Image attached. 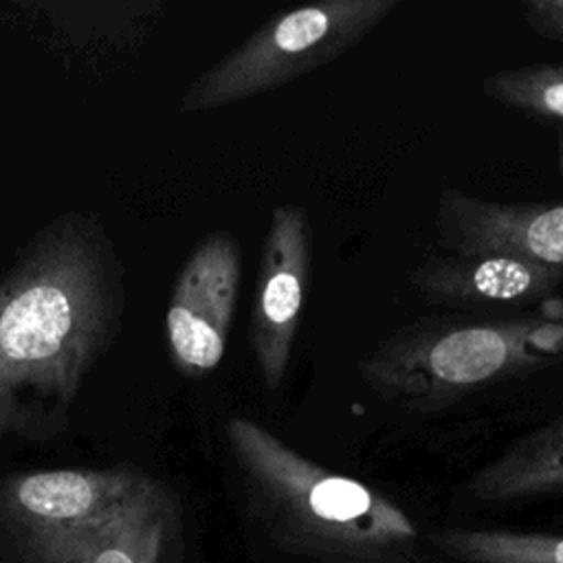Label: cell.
<instances>
[{
    "mask_svg": "<svg viewBox=\"0 0 563 563\" xmlns=\"http://www.w3.org/2000/svg\"><path fill=\"white\" fill-rule=\"evenodd\" d=\"M119 266L79 218L48 227L0 284V438L55 433L110 345Z\"/></svg>",
    "mask_w": 563,
    "mask_h": 563,
    "instance_id": "1",
    "label": "cell"
},
{
    "mask_svg": "<svg viewBox=\"0 0 563 563\" xmlns=\"http://www.w3.org/2000/svg\"><path fill=\"white\" fill-rule=\"evenodd\" d=\"M224 433L253 499L290 545L343 563H391L416 543V521L376 488L314 464L251 418L231 416Z\"/></svg>",
    "mask_w": 563,
    "mask_h": 563,
    "instance_id": "2",
    "label": "cell"
},
{
    "mask_svg": "<svg viewBox=\"0 0 563 563\" xmlns=\"http://www.w3.org/2000/svg\"><path fill=\"white\" fill-rule=\"evenodd\" d=\"M563 361V312L424 321L385 339L361 361V378L378 396L431 407Z\"/></svg>",
    "mask_w": 563,
    "mask_h": 563,
    "instance_id": "3",
    "label": "cell"
},
{
    "mask_svg": "<svg viewBox=\"0 0 563 563\" xmlns=\"http://www.w3.org/2000/svg\"><path fill=\"white\" fill-rule=\"evenodd\" d=\"M396 7L398 0H323L279 11L205 70L180 110H218L279 90L343 57Z\"/></svg>",
    "mask_w": 563,
    "mask_h": 563,
    "instance_id": "4",
    "label": "cell"
},
{
    "mask_svg": "<svg viewBox=\"0 0 563 563\" xmlns=\"http://www.w3.org/2000/svg\"><path fill=\"white\" fill-rule=\"evenodd\" d=\"M312 273V229L303 207L279 205L271 213L253 295L249 345L266 389L277 391L290 365L292 345Z\"/></svg>",
    "mask_w": 563,
    "mask_h": 563,
    "instance_id": "5",
    "label": "cell"
},
{
    "mask_svg": "<svg viewBox=\"0 0 563 563\" xmlns=\"http://www.w3.org/2000/svg\"><path fill=\"white\" fill-rule=\"evenodd\" d=\"M242 279V251L233 235H207L183 264L165 314L169 354L178 372L202 376L213 372L227 339Z\"/></svg>",
    "mask_w": 563,
    "mask_h": 563,
    "instance_id": "6",
    "label": "cell"
},
{
    "mask_svg": "<svg viewBox=\"0 0 563 563\" xmlns=\"http://www.w3.org/2000/svg\"><path fill=\"white\" fill-rule=\"evenodd\" d=\"M152 477L128 466L53 468L0 482V537L20 545L35 537L99 517Z\"/></svg>",
    "mask_w": 563,
    "mask_h": 563,
    "instance_id": "7",
    "label": "cell"
},
{
    "mask_svg": "<svg viewBox=\"0 0 563 563\" xmlns=\"http://www.w3.org/2000/svg\"><path fill=\"white\" fill-rule=\"evenodd\" d=\"M174 521L176 499L152 477L108 512L15 548L24 563H161Z\"/></svg>",
    "mask_w": 563,
    "mask_h": 563,
    "instance_id": "8",
    "label": "cell"
},
{
    "mask_svg": "<svg viewBox=\"0 0 563 563\" xmlns=\"http://www.w3.org/2000/svg\"><path fill=\"white\" fill-rule=\"evenodd\" d=\"M438 231L455 253H512L563 279V202H493L446 189L438 200Z\"/></svg>",
    "mask_w": 563,
    "mask_h": 563,
    "instance_id": "9",
    "label": "cell"
},
{
    "mask_svg": "<svg viewBox=\"0 0 563 563\" xmlns=\"http://www.w3.org/2000/svg\"><path fill=\"white\" fill-rule=\"evenodd\" d=\"M411 284L433 303L526 306L548 299L563 286V279L528 257L484 251L424 262Z\"/></svg>",
    "mask_w": 563,
    "mask_h": 563,
    "instance_id": "10",
    "label": "cell"
},
{
    "mask_svg": "<svg viewBox=\"0 0 563 563\" xmlns=\"http://www.w3.org/2000/svg\"><path fill=\"white\" fill-rule=\"evenodd\" d=\"M479 504H519L563 495V416L517 438L466 482Z\"/></svg>",
    "mask_w": 563,
    "mask_h": 563,
    "instance_id": "11",
    "label": "cell"
},
{
    "mask_svg": "<svg viewBox=\"0 0 563 563\" xmlns=\"http://www.w3.org/2000/svg\"><path fill=\"white\" fill-rule=\"evenodd\" d=\"M429 543L460 563H563L561 532L444 528Z\"/></svg>",
    "mask_w": 563,
    "mask_h": 563,
    "instance_id": "12",
    "label": "cell"
},
{
    "mask_svg": "<svg viewBox=\"0 0 563 563\" xmlns=\"http://www.w3.org/2000/svg\"><path fill=\"white\" fill-rule=\"evenodd\" d=\"M482 92L534 117L563 121V64H528L497 70L482 81Z\"/></svg>",
    "mask_w": 563,
    "mask_h": 563,
    "instance_id": "13",
    "label": "cell"
},
{
    "mask_svg": "<svg viewBox=\"0 0 563 563\" xmlns=\"http://www.w3.org/2000/svg\"><path fill=\"white\" fill-rule=\"evenodd\" d=\"M521 15L532 33L563 44V0H526Z\"/></svg>",
    "mask_w": 563,
    "mask_h": 563,
    "instance_id": "14",
    "label": "cell"
}]
</instances>
